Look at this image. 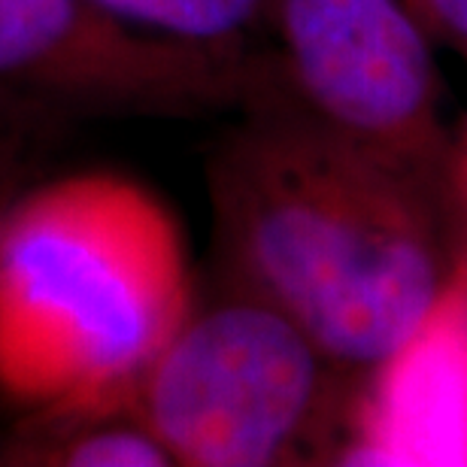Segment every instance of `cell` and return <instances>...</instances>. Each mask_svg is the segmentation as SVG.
<instances>
[{
    "instance_id": "1",
    "label": "cell",
    "mask_w": 467,
    "mask_h": 467,
    "mask_svg": "<svg viewBox=\"0 0 467 467\" xmlns=\"http://www.w3.org/2000/svg\"><path fill=\"white\" fill-rule=\"evenodd\" d=\"M207 161L222 285L274 304L347 373L416 328L462 243L434 182L316 125L274 91Z\"/></svg>"
},
{
    "instance_id": "2",
    "label": "cell",
    "mask_w": 467,
    "mask_h": 467,
    "mask_svg": "<svg viewBox=\"0 0 467 467\" xmlns=\"http://www.w3.org/2000/svg\"><path fill=\"white\" fill-rule=\"evenodd\" d=\"M194 301L180 222L130 176L31 180L0 203V395L34 419L130 410Z\"/></svg>"
},
{
    "instance_id": "3",
    "label": "cell",
    "mask_w": 467,
    "mask_h": 467,
    "mask_svg": "<svg viewBox=\"0 0 467 467\" xmlns=\"http://www.w3.org/2000/svg\"><path fill=\"white\" fill-rule=\"evenodd\" d=\"M343 377L283 310L222 285L149 361L130 413L180 467L337 462L352 398Z\"/></svg>"
},
{
    "instance_id": "4",
    "label": "cell",
    "mask_w": 467,
    "mask_h": 467,
    "mask_svg": "<svg viewBox=\"0 0 467 467\" xmlns=\"http://www.w3.org/2000/svg\"><path fill=\"white\" fill-rule=\"evenodd\" d=\"M270 91L316 125L450 189L431 36L404 0H270Z\"/></svg>"
},
{
    "instance_id": "5",
    "label": "cell",
    "mask_w": 467,
    "mask_h": 467,
    "mask_svg": "<svg viewBox=\"0 0 467 467\" xmlns=\"http://www.w3.org/2000/svg\"><path fill=\"white\" fill-rule=\"evenodd\" d=\"M267 82L255 55L143 31L95 0H0V95L70 119L243 109Z\"/></svg>"
},
{
    "instance_id": "6",
    "label": "cell",
    "mask_w": 467,
    "mask_h": 467,
    "mask_svg": "<svg viewBox=\"0 0 467 467\" xmlns=\"http://www.w3.org/2000/svg\"><path fill=\"white\" fill-rule=\"evenodd\" d=\"M361 377L340 464L467 467V274L459 261L431 310Z\"/></svg>"
},
{
    "instance_id": "7",
    "label": "cell",
    "mask_w": 467,
    "mask_h": 467,
    "mask_svg": "<svg viewBox=\"0 0 467 467\" xmlns=\"http://www.w3.org/2000/svg\"><path fill=\"white\" fill-rule=\"evenodd\" d=\"M40 431L9 450L16 464L49 467H171L155 434L130 413L36 419Z\"/></svg>"
},
{
    "instance_id": "8",
    "label": "cell",
    "mask_w": 467,
    "mask_h": 467,
    "mask_svg": "<svg viewBox=\"0 0 467 467\" xmlns=\"http://www.w3.org/2000/svg\"><path fill=\"white\" fill-rule=\"evenodd\" d=\"M121 22L210 49L249 52L246 40L267 25L270 0H95Z\"/></svg>"
},
{
    "instance_id": "9",
    "label": "cell",
    "mask_w": 467,
    "mask_h": 467,
    "mask_svg": "<svg viewBox=\"0 0 467 467\" xmlns=\"http://www.w3.org/2000/svg\"><path fill=\"white\" fill-rule=\"evenodd\" d=\"M67 119L52 107L0 95V203L34 180L36 164L55 146Z\"/></svg>"
},
{
    "instance_id": "10",
    "label": "cell",
    "mask_w": 467,
    "mask_h": 467,
    "mask_svg": "<svg viewBox=\"0 0 467 467\" xmlns=\"http://www.w3.org/2000/svg\"><path fill=\"white\" fill-rule=\"evenodd\" d=\"M431 40L467 52V0H404Z\"/></svg>"
},
{
    "instance_id": "11",
    "label": "cell",
    "mask_w": 467,
    "mask_h": 467,
    "mask_svg": "<svg viewBox=\"0 0 467 467\" xmlns=\"http://www.w3.org/2000/svg\"><path fill=\"white\" fill-rule=\"evenodd\" d=\"M450 194L455 198L464 228H467V128L464 137L452 146V161H450Z\"/></svg>"
},
{
    "instance_id": "12",
    "label": "cell",
    "mask_w": 467,
    "mask_h": 467,
    "mask_svg": "<svg viewBox=\"0 0 467 467\" xmlns=\"http://www.w3.org/2000/svg\"><path fill=\"white\" fill-rule=\"evenodd\" d=\"M462 265V270L467 274V228H464V234H462V249H459V258H455Z\"/></svg>"
}]
</instances>
